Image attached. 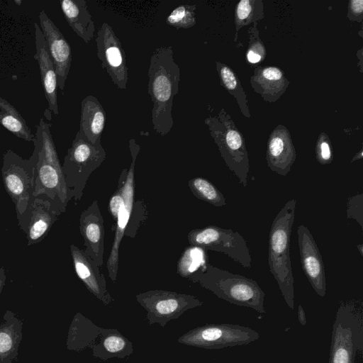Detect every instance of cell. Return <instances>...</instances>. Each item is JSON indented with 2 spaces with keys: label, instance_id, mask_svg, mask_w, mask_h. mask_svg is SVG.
<instances>
[{
  "label": "cell",
  "instance_id": "1",
  "mask_svg": "<svg viewBox=\"0 0 363 363\" xmlns=\"http://www.w3.org/2000/svg\"><path fill=\"white\" fill-rule=\"evenodd\" d=\"M147 75L153 129L165 136L174 125L173 100L179 93L180 81V68L174 60L172 46H160L153 51Z\"/></svg>",
  "mask_w": 363,
  "mask_h": 363
},
{
  "label": "cell",
  "instance_id": "2",
  "mask_svg": "<svg viewBox=\"0 0 363 363\" xmlns=\"http://www.w3.org/2000/svg\"><path fill=\"white\" fill-rule=\"evenodd\" d=\"M296 200H289L273 220L268 238V264L288 307L294 308V279L290 258V238Z\"/></svg>",
  "mask_w": 363,
  "mask_h": 363
},
{
  "label": "cell",
  "instance_id": "3",
  "mask_svg": "<svg viewBox=\"0 0 363 363\" xmlns=\"http://www.w3.org/2000/svg\"><path fill=\"white\" fill-rule=\"evenodd\" d=\"M50 126L51 124L46 123L43 118L36 126L33 143L38 151V161L33 197L44 195L65 211L69 201L68 191Z\"/></svg>",
  "mask_w": 363,
  "mask_h": 363
},
{
  "label": "cell",
  "instance_id": "4",
  "mask_svg": "<svg viewBox=\"0 0 363 363\" xmlns=\"http://www.w3.org/2000/svg\"><path fill=\"white\" fill-rule=\"evenodd\" d=\"M230 303L265 313V293L252 279L208 264L192 279Z\"/></svg>",
  "mask_w": 363,
  "mask_h": 363
},
{
  "label": "cell",
  "instance_id": "5",
  "mask_svg": "<svg viewBox=\"0 0 363 363\" xmlns=\"http://www.w3.org/2000/svg\"><path fill=\"white\" fill-rule=\"evenodd\" d=\"M38 151L23 159L11 150L3 155L1 176L6 192L14 203L18 225L25 231L30 211L36 178Z\"/></svg>",
  "mask_w": 363,
  "mask_h": 363
},
{
  "label": "cell",
  "instance_id": "6",
  "mask_svg": "<svg viewBox=\"0 0 363 363\" xmlns=\"http://www.w3.org/2000/svg\"><path fill=\"white\" fill-rule=\"evenodd\" d=\"M362 351V303L341 302L333 324L329 363H355L357 354Z\"/></svg>",
  "mask_w": 363,
  "mask_h": 363
},
{
  "label": "cell",
  "instance_id": "7",
  "mask_svg": "<svg viewBox=\"0 0 363 363\" xmlns=\"http://www.w3.org/2000/svg\"><path fill=\"white\" fill-rule=\"evenodd\" d=\"M204 123L227 167L239 179V182L246 186L250 172L248 152L245 138L230 116L221 108L216 116H208Z\"/></svg>",
  "mask_w": 363,
  "mask_h": 363
},
{
  "label": "cell",
  "instance_id": "8",
  "mask_svg": "<svg viewBox=\"0 0 363 363\" xmlns=\"http://www.w3.org/2000/svg\"><path fill=\"white\" fill-rule=\"evenodd\" d=\"M106 153L101 144L94 145L77 133L65 157L62 170L69 201L80 200L90 174L105 160Z\"/></svg>",
  "mask_w": 363,
  "mask_h": 363
},
{
  "label": "cell",
  "instance_id": "9",
  "mask_svg": "<svg viewBox=\"0 0 363 363\" xmlns=\"http://www.w3.org/2000/svg\"><path fill=\"white\" fill-rule=\"evenodd\" d=\"M255 330L238 324L212 323L196 328L179 338V342L205 349L243 346L259 340Z\"/></svg>",
  "mask_w": 363,
  "mask_h": 363
},
{
  "label": "cell",
  "instance_id": "10",
  "mask_svg": "<svg viewBox=\"0 0 363 363\" xmlns=\"http://www.w3.org/2000/svg\"><path fill=\"white\" fill-rule=\"evenodd\" d=\"M188 240L191 246L224 253L242 267H251L250 251L246 240L238 232L208 225L190 231Z\"/></svg>",
  "mask_w": 363,
  "mask_h": 363
},
{
  "label": "cell",
  "instance_id": "11",
  "mask_svg": "<svg viewBox=\"0 0 363 363\" xmlns=\"http://www.w3.org/2000/svg\"><path fill=\"white\" fill-rule=\"evenodd\" d=\"M136 298L147 311L150 323H156L162 326L171 319L179 318L186 310L203 303L194 296L161 290L140 294Z\"/></svg>",
  "mask_w": 363,
  "mask_h": 363
},
{
  "label": "cell",
  "instance_id": "12",
  "mask_svg": "<svg viewBox=\"0 0 363 363\" xmlns=\"http://www.w3.org/2000/svg\"><path fill=\"white\" fill-rule=\"evenodd\" d=\"M128 143L132 160L129 169H125V179L123 181L121 179H120L122 183L118 186L121 188L123 194V203L117 215L115 236L106 262L108 277L113 281H115L117 277L119 247L133 208L135 192L134 170L136 158L140 149V145L136 143L135 140L133 138L130 139Z\"/></svg>",
  "mask_w": 363,
  "mask_h": 363
},
{
  "label": "cell",
  "instance_id": "13",
  "mask_svg": "<svg viewBox=\"0 0 363 363\" xmlns=\"http://www.w3.org/2000/svg\"><path fill=\"white\" fill-rule=\"evenodd\" d=\"M95 41L102 68L118 89H126L128 80L126 55L113 27L103 23L97 30Z\"/></svg>",
  "mask_w": 363,
  "mask_h": 363
},
{
  "label": "cell",
  "instance_id": "14",
  "mask_svg": "<svg viewBox=\"0 0 363 363\" xmlns=\"http://www.w3.org/2000/svg\"><path fill=\"white\" fill-rule=\"evenodd\" d=\"M39 21L55 70L57 87L63 91L72 63L70 45L44 10L40 12Z\"/></svg>",
  "mask_w": 363,
  "mask_h": 363
},
{
  "label": "cell",
  "instance_id": "15",
  "mask_svg": "<svg viewBox=\"0 0 363 363\" xmlns=\"http://www.w3.org/2000/svg\"><path fill=\"white\" fill-rule=\"evenodd\" d=\"M298 243L303 271L315 293L323 297L326 292L324 263L318 245L304 225L297 228Z\"/></svg>",
  "mask_w": 363,
  "mask_h": 363
},
{
  "label": "cell",
  "instance_id": "16",
  "mask_svg": "<svg viewBox=\"0 0 363 363\" xmlns=\"http://www.w3.org/2000/svg\"><path fill=\"white\" fill-rule=\"evenodd\" d=\"M65 211L44 195L33 198L26 229L28 245L40 242L48 234L58 216Z\"/></svg>",
  "mask_w": 363,
  "mask_h": 363
},
{
  "label": "cell",
  "instance_id": "17",
  "mask_svg": "<svg viewBox=\"0 0 363 363\" xmlns=\"http://www.w3.org/2000/svg\"><path fill=\"white\" fill-rule=\"evenodd\" d=\"M97 201L82 211L79 230L84 240L85 252L99 266L104 262V225Z\"/></svg>",
  "mask_w": 363,
  "mask_h": 363
},
{
  "label": "cell",
  "instance_id": "18",
  "mask_svg": "<svg viewBox=\"0 0 363 363\" xmlns=\"http://www.w3.org/2000/svg\"><path fill=\"white\" fill-rule=\"evenodd\" d=\"M296 158L295 147L288 129L278 125L270 133L267 146V167L281 176L289 173Z\"/></svg>",
  "mask_w": 363,
  "mask_h": 363
},
{
  "label": "cell",
  "instance_id": "19",
  "mask_svg": "<svg viewBox=\"0 0 363 363\" xmlns=\"http://www.w3.org/2000/svg\"><path fill=\"white\" fill-rule=\"evenodd\" d=\"M70 251L76 274L87 289L104 304L110 303L113 299L106 289V280L99 267L84 250L74 245L70 246Z\"/></svg>",
  "mask_w": 363,
  "mask_h": 363
},
{
  "label": "cell",
  "instance_id": "20",
  "mask_svg": "<svg viewBox=\"0 0 363 363\" xmlns=\"http://www.w3.org/2000/svg\"><path fill=\"white\" fill-rule=\"evenodd\" d=\"M34 28L36 50L34 58L39 65L41 83L45 96L48 103L49 110L55 115H57L59 111L57 100V84L55 70L43 32L37 23H34Z\"/></svg>",
  "mask_w": 363,
  "mask_h": 363
},
{
  "label": "cell",
  "instance_id": "21",
  "mask_svg": "<svg viewBox=\"0 0 363 363\" xmlns=\"http://www.w3.org/2000/svg\"><path fill=\"white\" fill-rule=\"evenodd\" d=\"M250 82L254 91L269 103L277 101L290 83L282 70L274 66L255 67Z\"/></svg>",
  "mask_w": 363,
  "mask_h": 363
},
{
  "label": "cell",
  "instance_id": "22",
  "mask_svg": "<svg viewBox=\"0 0 363 363\" xmlns=\"http://www.w3.org/2000/svg\"><path fill=\"white\" fill-rule=\"evenodd\" d=\"M106 119V112L96 96L88 95L81 102V116L78 132L85 140L91 144L100 145Z\"/></svg>",
  "mask_w": 363,
  "mask_h": 363
},
{
  "label": "cell",
  "instance_id": "23",
  "mask_svg": "<svg viewBox=\"0 0 363 363\" xmlns=\"http://www.w3.org/2000/svg\"><path fill=\"white\" fill-rule=\"evenodd\" d=\"M60 7L69 26L88 44L94 37L95 24L85 0H61Z\"/></svg>",
  "mask_w": 363,
  "mask_h": 363
},
{
  "label": "cell",
  "instance_id": "24",
  "mask_svg": "<svg viewBox=\"0 0 363 363\" xmlns=\"http://www.w3.org/2000/svg\"><path fill=\"white\" fill-rule=\"evenodd\" d=\"M22 331L21 320L13 312L6 311L0 324V363H15L17 361Z\"/></svg>",
  "mask_w": 363,
  "mask_h": 363
},
{
  "label": "cell",
  "instance_id": "25",
  "mask_svg": "<svg viewBox=\"0 0 363 363\" xmlns=\"http://www.w3.org/2000/svg\"><path fill=\"white\" fill-rule=\"evenodd\" d=\"M103 339L99 345H94V356L106 359L110 357L123 358L133 352L130 342L117 330H104Z\"/></svg>",
  "mask_w": 363,
  "mask_h": 363
},
{
  "label": "cell",
  "instance_id": "26",
  "mask_svg": "<svg viewBox=\"0 0 363 363\" xmlns=\"http://www.w3.org/2000/svg\"><path fill=\"white\" fill-rule=\"evenodd\" d=\"M0 124L17 138L27 142L35 140V136L25 119L11 104L1 96Z\"/></svg>",
  "mask_w": 363,
  "mask_h": 363
},
{
  "label": "cell",
  "instance_id": "27",
  "mask_svg": "<svg viewBox=\"0 0 363 363\" xmlns=\"http://www.w3.org/2000/svg\"><path fill=\"white\" fill-rule=\"evenodd\" d=\"M216 69L222 86L236 99L242 113L250 118L246 95L236 74L229 66L218 61L216 62Z\"/></svg>",
  "mask_w": 363,
  "mask_h": 363
},
{
  "label": "cell",
  "instance_id": "28",
  "mask_svg": "<svg viewBox=\"0 0 363 363\" xmlns=\"http://www.w3.org/2000/svg\"><path fill=\"white\" fill-rule=\"evenodd\" d=\"M264 18L263 3L260 0H241L235 9V38L238 30L243 26L255 23Z\"/></svg>",
  "mask_w": 363,
  "mask_h": 363
},
{
  "label": "cell",
  "instance_id": "29",
  "mask_svg": "<svg viewBox=\"0 0 363 363\" xmlns=\"http://www.w3.org/2000/svg\"><path fill=\"white\" fill-rule=\"evenodd\" d=\"M206 264L203 250L191 246L184 252L178 262L177 272L181 276L192 280Z\"/></svg>",
  "mask_w": 363,
  "mask_h": 363
},
{
  "label": "cell",
  "instance_id": "30",
  "mask_svg": "<svg viewBox=\"0 0 363 363\" xmlns=\"http://www.w3.org/2000/svg\"><path fill=\"white\" fill-rule=\"evenodd\" d=\"M194 195L198 199L208 202L216 207L226 204L223 194L208 180L202 177H195L189 182Z\"/></svg>",
  "mask_w": 363,
  "mask_h": 363
},
{
  "label": "cell",
  "instance_id": "31",
  "mask_svg": "<svg viewBox=\"0 0 363 363\" xmlns=\"http://www.w3.org/2000/svg\"><path fill=\"white\" fill-rule=\"evenodd\" d=\"M196 5L182 4L173 9L166 18V23L179 28H190L196 24Z\"/></svg>",
  "mask_w": 363,
  "mask_h": 363
},
{
  "label": "cell",
  "instance_id": "32",
  "mask_svg": "<svg viewBox=\"0 0 363 363\" xmlns=\"http://www.w3.org/2000/svg\"><path fill=\"white\" fill-rule=\"evenodd\" d=\"M257 22L248 29L249 46L247 50L246 57L248 62L257 64L263 61L266 57V49L259 36V30L257 28Z\"/></svg>",
  "mask_w": 363,
  "mask_h": 363
},
{
  "label": "cell",
  "instance_id": "33",
  "mask_svg": "<svg viewBox=\"0 0 363 363\" xmlns=\"http://www.w3.org/2000/svg\"><path fill=\"white\" fill-rule=\"evenodd\" d=\"M315 157L321 164H328L333 162V154L330 140L325 133H321L315 144Z\"/></svg>",
  "mask_w": 363,
  "mask_h": 363
},
{
  "label": "cell",
  "instance_id": "34",
  "mask_svg": "<svg viewBox=\"0 0 363 363\" xmlns=\"http://www.w3.org/2000/svg\"><path fill=\"white\" fill-rule=\"evenodd\" d=\"M347 216L354 219L363 228V194L350 197L347 203Z\"/></svg>",
  "mask_w": 363,
  "mask_h": 363
},
{
  "label": "cell",
  "instance_id": "35",
  "mask_svg": "<svg viewBox=\"0 0 363 363\" xmlns=\"http://www.w3.org/2000/svg\"><path fill=\"white\" fill-rule=\"evenodd\" d=\"M347 18L351 21L362 22L363 18V1L350 0L348 3Z\"/></svg>",
  "mask_w": 363,
  "mask_h": 363
},
{
  "label": "cell",
  "instance_id": "36",
  "mask_svg": "<svg viewBox=\"0 0 363 363\" xmlns=\"http://www.w3.org/2000/svg\"><path fill=\"white\" fill-rule=\"evenodd\" d=\"M123 203V197L121 190V188L118 186V190L114 193V194L111 196L109 201V211L113 218L116 220L117 215L118 211Z\"/></svg>",
  "mask_w": 363,
  "mask_h": 363
},
{
  "label": "cell",
  "instance_id": "37",
  "mask_svg": "<svg viewBox=\"0 0 363 363\" xmlns=\"http://www.w3.org/2000/svg\"><path fill=\"white\" fill-rule=\"evenodd\" d=\"M297 316L299 323L304 326L306 325V313L303 308V306L301 305H298V311H297Z\"/></svg>",
  "mask_w": 363,
  "mask_h": 363
},
{
  "label": "cell",
  "instance_id": "38",
  "mask_svg": "<svg viewBox=\"0 0 363 363\" xmlns=\"http://www.w3.org/2000/svg\"><path fill=\"white\" fill-rule=\"evenodd\" d=\"M6 275L5 269L3 267H0V294L6 284Z\"/></svg>",
  "mask_w": 363,
  "mask_h": 363
},
{
  "label": "cell",
  "instance_id": "39",
  "mask_svg": "<svg viewBox=\"0 0 363 363\" xmlns=\"http://www.w3.org/2000/svg\"><path fill=\"white\" fill-rule=\"evenodd\" d=\"M363 157V151H362V149H361L354 157L351 160V163L354 162V161L356 160H361L362 159Z\"/></svg>",
  "mask_w": 363,
  "mask_h": 363
},
{
  "label": "cell",
  "instance_id": "40",
  "mask_svg": "<svg viewBox=\"0 0 363 363\" xmlns=\"http://www.w3.org/2000/svg\"><path fill=\"white\" fill-rule=\"evenodd\" d=\"M357 247L359 250L360 255L362 256L363 255V245L362 244L357 245Z\"/></svg>",
  "mask_w": 363,
  "mask_h": 363
},
{
  "label": "cell",
  "instance_id": "41",
  "mask_svg": "<svg viewBox=\"0 0 363 363\" xmlns=\"http://www.w3.org/2000/svg\"><path fill=\"white\" fill-rule=\"evenodd\" d=\"M13 2L18 6H20L22 4L21 0H14Z\"/></svg>",
  "mask_w": 363,
  "mask_h": 363
}]
</instances>
